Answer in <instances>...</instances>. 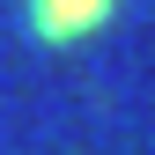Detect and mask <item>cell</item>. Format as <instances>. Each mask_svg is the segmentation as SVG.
Here are the masks:
<instances>
[{
	"label": "cell",
	"mask_w": 155,
	"mask_h": 155,
	"mask_svg": "<svg viewBox=\"0 0 155 155\" xmlns=\"http://www.w3.org/2000/svg\"><path fill=\"white\" fill-rule=\"evenodd\" d=\"M22 15H30V37L37 45H52V52H67V45H81V37H96L118 15V0H22Z\"/></svg>",
	"instance_id": "cell-1"
}]
</instances>
